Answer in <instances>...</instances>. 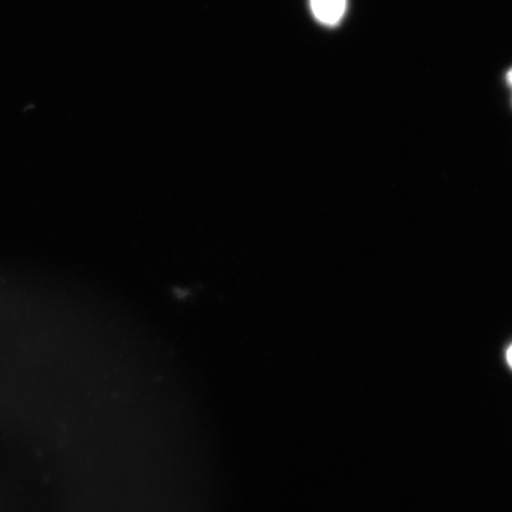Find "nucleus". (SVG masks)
Listing matches in <instances>:
<instances>
[{"instance_id":"nucleus-1","label":"nucleus","mask_w":512,"mask_h":512,"mask_svg":"<svg viewBox=\"0 0 512 512\" xmlns=\"http://www.w3.org/2000/svg\"><path fill=\"white\" fill-rule=\"evenodd\" d=\"M313 16L317 21L335 27L347 11V0H310Z\"/></svg>"},{"instance_id":"nucleus-2","label":"nucleus","mask_w":512,"mask_h":512,"mask_svg":"<svg viewBox=\"0 0 512 512\" xmlns=\"http://www.w3.org/2000/svg\"><path fill=\"white\" fill-rule=\"evenodd\" d=\"M505 358H507V363L510 369L512 370V344L507 349V352H505Z\"/></svg>"},{"instance_id":"nucleus-3","label":"nucleus","mask_w":512,"mask_h":512,"mask_svg":"<svg viewBox=\"0 0 512 512\" xmlns=\"http://www.w3.org/2000/svg\"><path fill=\"white\" fill-rule=\"evenodd\" d=\"M507 82H508V85L512 88V68L509 70V72L507 74Z\"/></svg>"}]
</instances>
